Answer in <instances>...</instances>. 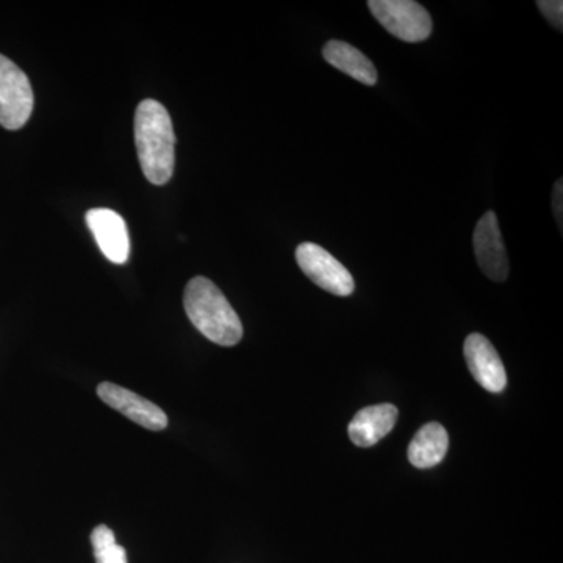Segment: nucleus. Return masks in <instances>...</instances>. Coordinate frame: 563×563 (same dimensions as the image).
<instances>
[{"instance_id":"nucleus-13","label":"nucleus","mask_w":563,"mask_h":563,"mask_svg":"<svg viewBox=\"0 0 563 563\" xmlns=\"http://www.w3.org/2000/svg\"><path fill=\"white\" fill-rule=\"evenodd\" d=\"M96 563H129L124 548L117 543V537L109 526L99 525L91 533Z\"/></svg>"},{"instance_id":"nucleus-3","label":"nucleus","mask_w":563,"mask_h":563,"mask_svg":"<svg viewBox=\"0 0 563 563\" xmlns=\"http://www.w3.org/2000/svg\"><path fill=\"white\" fill-rule=\"evenodd\" d=\"M368 7L379 24L396 38L420 43L431 36V14L413 0H372Z\"/></svg>"},{"instance_id":"nucleus-7","label":"nucleus","mask_w":563,"mask_h":563,"mask_svg":"<svg viewBox=\"0 0 563 563\" xmlns=\"http://www.w3.org/2000/svg\"><path fill=\"white\" fill-rule=\"evenodd\" d=\"M98 396L111 409L150 431H163L168 428V417L157 404L147 401L146 398L128 390V388L117 384L102 383L99 384Z\"/></svg>"},{"instance_id":"nucleus-11","label":"nucleus","mask_w":563,"mask_h":563,"mask_svg":"<svg viewBox=\"0 0 563 563\" xmlns=\"http://www.w3.org/2000/svg\"><path fill=\"white\" fill-rule=\"evenodd\" d=\"M322 57L342 73L363 85L373 87L377 81V69L363 52L344 41H329L322 49Z\"/></svg>"},{"instance_id":"nucleus-6","label":"nucleus","mask_w":563,"mask_h":563,"mask_svg":"<svg viewBox=\"0 0 563 563\" xmlns=\"http://www.w3.org/2000/svg\"><path fill=\"white\" fill-rule=\"evenodd\" d=\"M473 244L476 261L485 276L495 282L506 280L509 277V258L495 211H487L477 222Z\"/></svg>"},{"instance_id":"nucleus-9","label":"nucleus","mask_w":563,"mask_h":563,"mask_svg":"<svg viewBox=\"0 0 563 563\" xmlns=\"http://www.w3.org/2000/svg\"><path fill=\"white\" fill-rule=\"evenodd\" d=\"M87 224L102 254L117 265H124L131 255L128 224L120 213L110 209H92L87 213Z\"/></svg>"},{"instance_id":"nucleus-10","label":"nucleus","mask_w":563,"mask_h":563,"mask_svg":"<svg viewBox=\"0 0 563 563\" xmlns=\"http://www.w3.org/2000/svg\"><path fill=\"white\" fill-rule=\"evenodd\" d=\"M396 420L398 409L393 404L365 407L350 422L347 433L351 442L358 448H372L393 431Z\"/></svg>"},{"instance_id":"nucleus-8","label":"nucleus","mask_w":563,"mask_h":563,"mask_svg":"<svg viewBox=\"0 0 563 563\" xmlns=\"http://www.w3.org/2000/svg\"><path fill=\"white\" fill-rule=\"evenodd\" d=\"M466 365L476 383L490 393H501L507 385L506 368H504L498 351L481 333H470L463 346Z\"/></svg>"},{"instance_id":"nucleus-15","label":"nucleus","mask_w":563,"mask_h":563,"mask_svg":"<svg viewBox=\"0 0 563 563\" xmlns=\"http://www.w3.org/2000/svg\"><path fill=\"white\" fill-rule=\"evenodd\" d=\"M562 179L555 181L554 192H553V210L555 221H558L559 229L562 231V218H563V209H562V199H563V190H562Z\"/></svg>"},{"instance_id":"nucleus-2","label":"nucleus","mask_w":563,"mask_h":563,"mask_svg":"<svg viewBox=\"0 0 563 563\" xmlns=\"http://www.w3.org/2000/svg\"><path fill=\"white\" fill-rule=\"evenodd\" d=\"M184 307L191 324L210 342L235 346L242 342L243 324L224 292L207 277H195L185 288Z\"/></svg>"},{"instance_id":"nucleus-5","label":"nucleus","mask_w":563,"mask_h":563,"mask_svg":"<svg viewBox=\"0 0 563 563\" xmlns=\"http://www.w3.org/2000/svg\"><path fill=\"white\" fill-rule=\"evenodd\" d=\"M296 262L302 273L322 290L335 296H351L354 292V277L320 244H299L296 250Z\"/></svg>"},{"instance_id":"nucleus-12","label":"nucleus","mask_w":563,"mask_h":563,"mask_svg":"<svg viewBox=\"0 0 563 563\" xmlns=\"http://www.w3.org/2000/svg\"><path fill=\"white\" fill-rule=\"evenodd\" d=\"M450 437L440 422H428L422 426L410 442L409 462L415 468L428 470L439 465L446 457Z\"/></svg>"},{"instance_id":"nucleus-1","label":"nucleus","mask_w":563,"mask_h":563,"mask_svg":"<svg viewBox=\"0 0 563 563\" xmlns=\"http://www.w3.org/2000/svg\"><path fill=\"white\" fill-rule=\"evenodd\" d=\"M135 144L146 179L154 185L168 184L176 165V133L161 102L146 99L136 107Z\"/></svg>"},{"instance_id":"nucleus-4","label":"nucleus","mask_w":563,"mask_h":563,"mask_svg":"<svg viewBox=\"0 0 563 563\" xmlns=\"http://www.w3.org/2000/svg\"><path fill=\"white\" fill-rule=\"evenodd\" d=\"M33 90L31 80L20 66L0 54V125L20 131L31 120Z\"/></svg>"},{"instance_id":"nucleus-14","label":"nucleus","mask_w":563,"mask_h":563,"mask_svg":"<svg viewBox=\"0 0 563 563\" xmlns=\"http://www.w3.org/2000/svg\"><path fill=\"white\" fill-rule=\"evenodd\" d=\"M537 7L553 27L563 29V2L561 0H539Z\"/></svg>"}]
</instances>
